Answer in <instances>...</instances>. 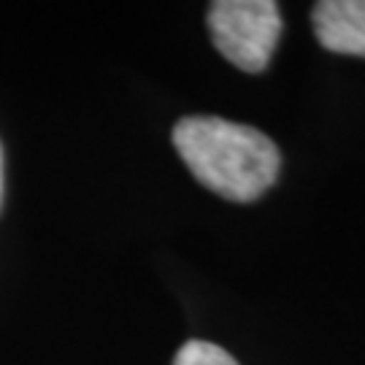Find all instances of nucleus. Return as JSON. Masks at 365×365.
<instances>
[{
  "instance_id": "nucleus-2",
  "label": "nucleus",
  "mask_w": 365,
  "mask_h": 365,
  "mask_svg": "<svg viewBox=\"0 0 365 365\" xmlns=\"http://www.w3.org/2000/svg\"><path fill=\"white\" fill-rule=\"evenodd\" d=\"M209 33L227 63L262 73L282 38V14L274 0H217L209 6Z\"/></svg>"
},
{
  "instance_id": "nucleus-3",
  "label": "nucleus",
  "mask_w": 365,
  "mask_h": 365,
  "mask_svg": "<svg viewBox=\"0 0 365 365\" xmlns=\"http://www.w3.org/2000/svg\"><path fill=\"white\" fill-rule=\"evenodd\" d=\"M312 22L325 49L365 57V0H322L312 9Z\"/></svg>"
},
{
  "instance_id": "nucleus-4",
  "label": "nucleus",
  "mask_w": 365,
  "mask_h": 365,
  "mask_svg": "<svg viewBox=\"0 0 365 365\" xmlns=\"http://www.w3.org/2000/svg\"><path fill=\"white\" fill-rule=\"evenodd\" d=\"M173 365H238L235 357L225 352L217 344H209V341H187Z\"/></svg>"
},
{
  "instance_id": "nucleus-1",
  "label": "nucleus",
  "mask_w": 365,
  "mask_h": 365,
  "mask_svg": "<svg viewBox=\"0 0 365 365\" xmlns=\"http://www.w3.org/2000/svg\"><path fill=\"white\" fill-rule=\"evenodd\" d=\"M173 146L197 182L233 203L257 200L282 168V155L265 133L222 117L179 119Z\"/></svg>"
}]
</instances>
